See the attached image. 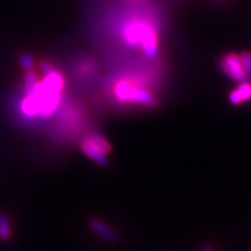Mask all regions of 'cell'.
<instances>
[{
    "label": "cell",
    "mask_w": 251,
    "mask_h": 251,
    "mask_svg": "<svg viewBox=\"0 0 251 251\" xmlns=\"http://www.w3.org/2000/svg\"><path fill=\"white\" fill-rule=\"evenodd\" d=\"M115 96L121 101L136 102L148 107H155L157 105L156 99L149 92L139 87H133L128 81L125 80L120 81L115 86Z\"/></svg>",
    "instance_id": "obj_1"
},
{
    "label": "cell",
    "mask_w": 251,
    "mask_h": 251,
    "mask_svg": "<svg viewBox=\"0 0 251 251\" xmlns=\"http://www.w3.org/2000/svg\"><path fill=\"white\" fill-rule=\"evenodd\" d=\"M220 68L224 74L230 77L231 79L237 81H246L248 79V75L243 70L242 64H241L240 56L236 54H228L220 59Z\"/></svg>",
    "instance_id": "obj_2"
},
{
    "label": "cell",
    "mask_w": 251,
    "mask_h": 251,
    "mask_svg": "<svg viewBox=\"0 0 251 251\" xmlns=\"http://www.w3.org/2000/svg\"><path fill=\"white\" fill-rule=\"evenodd\" d=\"M140 45L142 47L144 54L149 58H155L158 55V37H157L155 28L150 25L144 24Z\"/></svg>",
    "instance_id": "obj_3"
},
{
    "label": "cell",
    "mask_w": 251,
    "mask_h": 251,
    "mask_svg": "<svg viewBox=\"0 0 251 251\" xmlns=\"http://www.w3.org/2000/svg\"><path fill=\"white\" fill-rule=\"evenodd\" d=\"M144 24L139 23V21H134V23L128 24L127 26L124 28V36L126 42L130 46H139L141 35H142Z\"/></svg>",
    "instance_id": "obj_4"
},
{
    "label": "cell",
    "mask_w": 251,
    "mask_h": 251,
    "mask_svg": "<svg viewBox=\"0 0 251 251\" xmlns=\"http://www.w3.org/2000/svg\"><path fill=\"white\" fill-rule=\"evenodd\" d=\"M81 150H83V152L85 153L87 157H90L91 159H93V161L98 163V164L103 166L108 164V158L107 156H106V153L97 148L89 139H85L81 142Z\"/></svg>",
    "instance_id": "obj_5"
},
{
    "label": "cell",
    "mask_w": 251,
    "mask_h": 251,
    "mask_svg": "<svg viewBox=\"0 0 251 251\" xmlns=\"http://www.w3.org/2000/svg\"><path fill=\"white\" fill-rule=\"evenodd\" d=\"M21 109L28 117H35L40 114V102L36 94L31 90L27 91V97L21 103Z\"/></svg>",
    "instance_id": "obj_6"
},
{
    "label": "cell",
    "mask_w": 251,
    "mask_h": 251,
    "mask_svg": "<svg viewBox=\"0 0 251 251\" xmlns=\"http://www.w3.org/2000/svg\"><path fill=\"white\" fill-rule=\"evenodd\" d=\"M90 227L94 233L100 235V236L105 238V240L112 241V242H114V241L118 240L117 233H115L112 228H109L107 225L103 224L102 221H100V220H97V219L91 220Z\"/></svg>",
    "instance_id": "obj_7"
},
{
    "label": "cell",
    "mask_w": 251,
    "mask_h": 251,
    "mask_svg": "<svg viewBox=\"0 0 251 251\" xmlns=\"http://www.w3.org/2000/svg\"><path fill=\"white\" fill-rule=\"evenodd\" d=\"M48 89L55 91V92H62L63 87H64V78L59 72L54 70L47 75L45 77V80L42 81Z\"/></svg>",
    "instance_id": "obj_8"
},
{
    "label": "cell",
    "mask_w": 251,
    "mask_h": 251,
    "mask_svg": "<svg viewBox=\"0 0 251 251\" xmlns=\"http://www.w3.org/2000/svg\"><path fill=\"white\" fill-rule=\"evenodd\" d=\"M89 140L94 144V146L97 147V148H98L99 150H101L102 152L107 153V152L111 151V149H112L111 144L108 143V141L106 140L105 137L102 136V135L92 134V135H90Z\"/></svg>",
    "instance_id": "obj_9"
},
{
    "label": "cell",
    "mask_w": 251,
    "mask_h": 251,
    "mask_svg": "<svg viewBox=\"0 0 251 251\" xmlns=\"http://www.w3.org/2000/svg\"><path fill=\"white\" fill-rule=\"evenodd\" d=\"M12 236L11 224H9L7 216L0 213V240L7 241Z\"/></svg>",
    "instance_id": "obj_10"
},
{
    "label": "cell",
    "mask_w": 251,
    "mask_h": 251,
    "mask_svg": "<svg viewBox=\"0 0 251 251\" xmlns=\"http://www.w3.org/2000/svg\"><path fill=\"white\" fill-rule=\"evenodd\" d=\"M235 90H236V92L241 97L243 102L251 99V83H248L247 80L242 81Z\"/></svg>",
    "instance_id": "obj_11"
},
{
    "label": "cell",
    "mask_w": 251,
    "mask_h": 251,
    "mask_svg": "<svg viewBox=\"0 0 251 251\" xmlns=\"http://www.w3.org/2000/svg\"><path fill=\"white\" fill-rule=\"evenodd\" d=\"M19 62H20L21 68L26 71L31 70L34 67V58L31 57V55L27 54V52H23V54H20V56H19Z\"/></svg>",
    "instance_id": "obj_12"
},
{
    "label": "cell",
    "mask_w": 251,
    "mask_h": 251,
    "mask_svg": "<svg viewBox=\"0 0 251 251\" xmlns=\"http://www.w3.org/2000/svg\"><path fill=\"white\" fill-rule=\"evenodd\" d=\"M39 83V79H37V75L34 71L28 70L26 71V75H25V84H26V89H33L34 86L37 85Z\"/></svg>",
    "instance_id": "obj_13"
},
{
    "label": "cell",
    "mask_w": 251,
    "mask_h": 251,
    "mask_svg": "<svg viewBox=\"0 0 251 251\" xmlns=\"http://www.w3.org/2000/svg\"><path fill=\"white\" fill-rule=\"evenodd\" d=\"M240 61L242 64L243 70L246 71L248 76H251V54L248 51H244L240 55Z\"/></svg>",
    "instance_id": "obj_14"
},
{
    "label": "cell",
    "mask_w": 251,
    "mask_h": 251,
    "mask_svg": "<svg viewBox=\"0 0 251 251\" xmlns=\"http://www.w3.org/2000/svg\"><path fill=\"white\" fill-rule=\"evenodd\" d=\"M40 70L42 71V74L45 75V76H47V75H49L50 72L54 71L55 69H54V67H52L51 64H50L49 62L43 61V62L40 63Z\"/></svg>",
    "instance_id": "obj_15"
},
{
    "label": "cell",
    "mask_w": 251,
    "mask_h": 251,
    "mask_svg": "<svg viewBox=\"0 0 251 251\" xmlns=\"http://www.w3.org/2000/svg\"><path fill=\"white\" fill-rule=\"evenodd\" d=\"M229 100H230V102L233 103V105H241V103H243L242 99H241V97L238 96L236 90L231 91L230 94H229Z\"/></svg>",
    "instance_id": "obj_16"
},
{
    "label": "cell",
    "mask_w": 251,
    "mask_h": 251,
    "mask_svg": "<svg viewBox=\"0 0 251 251\" xmlns=\"http://www.w3.org/2000/svg\"><path fill=\"white\" fill-rule=\"evenodd\" d=\"M202 251H214V250H213V248H211V247H206V248H203Z\"/></svg>",
    "instance_id": "obj_17"
},
{
    "label": "cell",
    "mask_w": 251,
    "mask_h": 251,
    "mask_svg": "<svg viewBox=\"0 0 251 251\" xmlns=\"http://www.w3.org/2000/svg\"><path fill=\"white\" fill-rule=\"evenodd\" d=\"M216 1H221V0H216Z\"/></svg>",
    "instance_id": "obj_18"
}]
</instances>
